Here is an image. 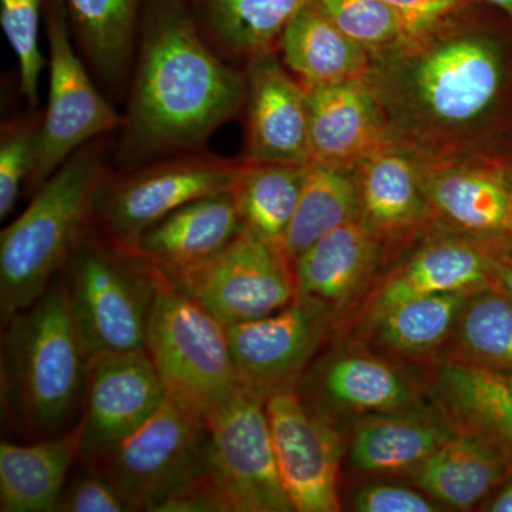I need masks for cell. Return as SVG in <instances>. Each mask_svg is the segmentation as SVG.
<instances>
[{"label": "cell", "mask_w": 512, "mask_h": 512, "mask_svg": "<svg viewBox=\"0 0 512 512\" xmlns=\"http://www.w3.org/2000/svg\"><path fill=\"white\" fill-rule=\"evenodd\" d=\"M379 239L360 221L333 229L293 262L296 298L325 309L335 329L375 284L387 264Z\"/></svg>", "instance_id": "20"}, {"label": "cell", "mask_w": 512, "mask_h": 512, "mask_svg": "<svg viewBox=\"0 0 512 512\" xmlns=\"http://www.w3.org/2000/svg\"><path fill=\"white\" fill-rule=\"evenodd\" d=\"M309 163L353 171L393 144L366 79L308 89Z\"/></svg>", "instance_id": "22"}, {"label": "cell", "mask_w": 512, "mask_h": 512, "mask_svg": "<svg viewBox=\"0 0 512 512\" xmlns=\"http://www.w3.org/2000/svg\"><path fill=\"white\" fill-rule=\"evenodd\" d=\"M430 403L454 431L493 444L512 473V375L439 360L423 370Z\"/></svg>", "instance_id": "23"}, {"label": "cell", "mask_w": 512, "mask_h": 512, "mask_svg": "<svg viewBox=\"0 0 512 512\" xmlns=\"http://www.w3.org/2000/svg\"><path fill=\"white\" fill-rule=\"evenodd\" d=\"M478 2L484 3V5H488L490 8L498 10L501 15H504L505 18L510 20L512 25V0H478Z\"/></svg>", "instance_id": "43"}, {"label": "cell", "mask_w": 512, "mask_h": 512, "mask_svg": "<svg viewBox=\"0 0 512 512\" xmlns=\"http://www.w3.org/2000/svg\"><path fill=\"white\" fill-rule=\"evenodd\" d=\"M241 386L262 394L296 390L313 360L335 336V319L296 298L265 318L227 326Z\"/></svg>", "instance_id": "15"}, {"label": "cell", "mask_w": 512, "mask_h": 512, "mask_svg": "<svg viewBox=\"0 0 512 512\" xmlns=\"http://www.w3.org/2000/svg\"><path fill=\"white\" fill-rule=\"evenodd\" d=\"M237 165L202 156L150 165L107 184L94 221H99L107 241L131 251L146 229L171 212L208 195L231 190Z\"/></svg>", "instance_id": "14"}, {"label": "cell", "mask_w": 512, "mask_h": 512, "mask_svg": "<svg viewBox=\"0 0 512 512\" xmlns=\"http://www.w3.org/2000/svg\"><path fill=\"white\" fill-rule=\"evenodd\" d=\"M484 511L491 512H512V477L508 480V483L498 491L493 500L490 501Z\"/></svg>", "instance_id": "42"}, {"label": "cell", "mask_w": 512, "mask_h": 512, "mask_svg": "<svg viewBox=\"0 0 512 512\" xmlns=\"http://www.w3.org/2000/svg\"><path fill=\"white\" fill-rule=\"evenodd\" d=\"M205 421L210 431L208 474L229 512L295 511L276 463L266 397L239 386Z\"/></svg>", "instance_id": "8"}, {"label": "cell", "mask_w": 512, "mask_h": 512, "mask_svg": "<svg viewBox=\"0 0 512 512\" xmlns=\"http://www.w3.org/2000/svg\"><path fill=\"white\" fill-rule=\"evenodd\" d=\"M266 413L276 463L295 511L342 510L339 478L346 453L342 430L306 407L296 390L271 394Z\"/></svg>", "instance_id": "16"}, {"label": "cell", "mask_w": 512, "mask_h": 512, "mask_svg": "<svg viewBox=\"0 0 512 512\" xmlns=\"http://www.w3.org/2000/svg\"><path fill=\"white\" fill-rule=\"evenodd\" d=\"M485 248L490 259L493 289L512 301V244Z\"/></svg>", "instance_id": "41"}, {"label": "cell", "mask_w": 512, "mask_h": 512, "mask_svg": "<svg viewBox=\"0 0 512 512\" xmlns=\"http://www.w3.org/2000/svg\"><path fill=\"white\" fill-rule=\"evenodd\" d=\"M47 0H0V25L18 57L20 89L30 106L37 101L43 56L40 53V20Z\"/></svg>", "instance_id": "35"}, {"label": "cell", "mask_w": 512, "mask_h": 512, "mask_svg": "<svg viewBox=\"0 0 512 512\" xmlns=\"http://www.w3.org/2000/svg\"><path fill=\"white\" fill-rule=\"evenodd\" d=\"M311 0H205L212 33L245 60L276 53L292 19Z\"/></svg>", "instance_id": "32"}, {"label": "cell", "mask_w": 512, "mask_h": 512, "mask_svg": "<svg viewBox=\"0 0 512 512\" xmlns=\"http://www.w3.org/2000/svg\"><path fill=\"white\" fill-rule=\"evenodd\" d=\"M508 150L512 151V127L510 137H508Z\"/></svg>", "instance_id": "44"}, {"label": "cell", "mask_w": 512, "mask_h": 512, "mask_svg": "<svg viewBox=\"0 0 512 512\" xmlns=\"http://www.w3.org/2000/svg\"><path fill=\"white\" fill-rule=\"evenodd\" d=\"M245 228L231 191L220 192L171 212L127 252L174 278L221 254Z\"/></svg>", "instance_id": "21"}, {"label": "cell", "mask_w": 512, "mask_h": 512, "mask_svg": "<svg viewBox=\"0 0 512 512\" xmlns=\"http://www.w3.org/2000/svg\"><path fill=\"white\" fill-rule=\"evenodd\" d=\"M360 205L353 171L326 165H306L301 195L284 241L286 255L295 259L333 229L359 221Z\"/></svg>", "instance_id": "30"}, {"label": "cell", "mask_w": 512, "mask_h": 512, "mask_svg": "<svg viewBox=\"0 0 512 512\" xmlns=\"http://www.w3.org/2000/svg\"><path fill=\"white\" fill-rule=\"evenodd\" d=\"M417 161L436 231L487 247L512 244V151Z\"/></svg>", "instance_id": "9"}, {"label": "cell", "mask_w": 512, "mask_h": 512, "mask_svg": "<svg viewBox=\"0 0 512 512\" xmlns=\"http://www.w3.org/2000/svg\"><path fill=\"white\" fill-rule=\"evenodd\" d=\"M82 429L19 444H0V511L56 512L74 461L80 458Z\"/></svg>", "instance_id": "25"}, {"label": "cell", "mask_w": 512, "mask_h": 512, "mask_svg": "<svg viewBox=\"0 0 512 512\" xmlns=\"http://www.w3.org/2000/svg\"><path fill=\"white\" fill-rule=\"evenodd\" d=\"M511 477L507 460L493 444L464 431H456L410 473L424 494L460 511L474 510Z\"/></svg>", "instance_id": "27"}, {"label": "cell", "mask_w": 512, "mask_h": 512, "mask_svg": "<svg viewBox=\"0 0 512 512\" xmlns=\"http://www.w3.org/2000/svg\"><path fill=\"white\" fill-rule=\"evenodd\" d=\"M406 22L410 36L468 8L478 0H382Z\"/></svg>", "instance_id": "39"}, {"label": "cell", "mask_w": 512, "mask_h": 512, "mask_svg": "<svg viewBox=\"0 0 512 512\" xmlns=\"http://www.w3.org/2000/svg\"><path fill=\"white\" fill-rule=\"evenodd\" d=\"M45 20L49 97L40 123L36 167L28 181L36 190L79 148L121 124L119 114L97 92L74 52L64 0H47Z\"/></svg>", "instance_id": "12"}, {"label": "cell", "mask_w": 512, "mask_h": 512, "mask_svg": "<svg viewBox=\"0 0 512 512\" xmlns=\"http://www.w3.org/2000/svg\"><path fill=\"white\" fill-rule=\"evenodd\" d=\"M57 512H133L116 485L96 468L84 471L66 483Z\"/></svg>", "instance_id": "37"}, {"label": "cell", "mask_w": 512, "mask_h": 512, "mask_svg": "<svg viewBox=\"0 0 512 512\" xmlns=\"http://www.w3.org/2000/svg\"><path fill=\"white\" fill-rule=\"evenodd\" d=\"M333 22L372 57L410 37L406 22L382 0H319Z\"/></svg>", "instance_id": "34"}, {"label": "cell", "mask_w": 512, "mask_h": 512, "mask_svg": "<svg viewBox=\"0 0 512 512\" xmlns=\"http://www.w3.org/2000/svg\"><path fill=\"white\" fill-rule=\"evenodd\" d=\"M167 399L146 350L90 357L80 417V458L90 464L127 439Z\"/></svg>", "instance_id": "17"}, {"label": "cell", "mask_w": 512, "mask_h": 512, "mask_svg": "<svg viewBox=\"0 0 512 512\" xmlns=\"http://www.w3.org/2000/svg\"><path fill=\"white\" fill-rule=\"evenodd\" d=\"M40 117H26L3 124L0 140V217H8L19 197L20 187L29 181L39 151Z\"/></svg>", "instance_id": "36"}, {"label": "cell", "mask_w": 512, "mask_h": 512, "mask_svg": "<svg viewBox=\"0 0 512 512\" xmlns=\"http://www.w3.org/2000/svg\"><path fill=\"white\" fill-rule=\"evenodd\" d=\"M359 191V221L383 245L393 262L421 239L436 232L421 187L419 161L389 144L360 161L353 170Z\"/></svg>", "instance_id": "18"}, {"label": "cell", "mask_w": 512, "mask_h": 512, "mask_svg": "<svg viewBox=\"0 0 512 512\" xmlns=\"http://www.w3.org/2000/svg\"><path fill=\"white\" fill-rule=\"evenodd\" d=\"M306 165L247 160L237 165L229 191L242 221L249 231L276 247L284 248L286 232L301 195Z\"/></svg>", "instance_id": "29"}, {"label": "cell", "mask_w": 512, "mask_h": 512, "mask_svg": "<svg viewBox=\"0 0 512 512\" xmlns=\"http://www.w3.org/2000/svg\"><path fill=\"white\" fill-rule=\"evenodd\" d=\"M208 463L207 421L167 397L119 446L84 466L109 478L133 512H157L171 495L204 476Z\"/></svg>", "instance_id": "7"}, {"label": "cell", "mask_w": 512, "mask_h": 512, "mask_svg": "<svg viewBox=\"0 0 512 512\" xmlns=\"http://www.w3.org/2000/svg\"><path fill=\"white\" fill-rule=\"evenodd\" d=\"M70 22L94 67L106 79H117L126 70L141 0H64Z\"/></svg>", "instance_id": "33"}, {"label": "cell", "mask_w": 512, "mask_h": 512, "mask_svg": "<svg viewBox=\"0 0 512 512\" xmlns=\"http://www.w3.org/2000/svg\"><path fill=\"white\" fill-rule=\"evenodd\" d=\"M365 79L390 140L419 160L508 150L512 25L484 3L372 57Z\"/></svg>", "instance_id": "1"}, {"label": "cell", "mask_w": 512, "mask_h": 512, "mask_svg": "<svg viewBox=\"0 0 512 512\" xmlns=\"http://www.w3.org/2000/svg\"><path fill=\"white\" fill-rule=\"evenodd\" d=\"M473 293L454 292L402 303L349 339L403 365L430 367L439 362Z\"/></svg>", "instance_id": "26"}, {"label": "cell", "mask_w": 512, "mask_h": 512, "mask_svg": "<svg viewBox=\"0 0 512 512\" xmlns=\"http://www.w3.org/2000/svg\"><path fill=\"white\" fill-rule=\"evenodd\" d=\"M167 279L225 326L265 318L296 299L285 249L248 228L211 261Z\"/></svg>", "instance_id": "11"}, {"label": "cell", "mask_w": 512, "mask_h": 512, "mask_svg": "<svg viewBox=\"0 0 512 512\" xmlns=\"http://www.w3.org/2000/svg\"><path fill=\"white\" fill-rule=\"evenodd\" d=\"M493 288L485 245L458 235L433 232L397 258L389 271L340 320L333 340H349L402 303L441 293H476Z\"/></svg>", "instance_id": "13"}, {"label": "cell", "mask_w": 512, "mask_h": 512, "mask_svg": "<svg viewBox=\"0 0 512 512\" xmlns=\"http://www.w3.org/2000/svg\"><path fill=\"white\" fill-rule=\"evenodd\" d=\"M90 357L146 350L157 274L106 238L86 235L63 278Z\"/></svg>", "instance_id": "6"}, {"label": "cell", "mask_w": 512, "mask_h": 512, "mask_svg": "<svg viewBox=\"0 0 512 512\" xmlns=\"http://www.w3.org/2000/svg\"><path fill=\"white\" fill-rule=\"evenodd\" d=\"M456 433L430 403L353 421L348 463L359 476L410 474Z\"/></svg>", "instance_id": "24"}, {"label": "cell", "mask_w": 512, "mask_h": 512, "mask_svg": "<svg viewBox=\"0 0 512 512\" xmlns=\"http://www.w3.org/2000/svg\"><path fill=\"white\" fill-rule=\"evenodd\" d=\"M247 157L252 163L309 164L308 89L276 53L248 60Z\"/></svg>", "instance_id": "19"}, {"label": "cell", "mask_w": 512, "mask_h": 512, "mask_svg": "<svg viewBox=\"0 0 512 512\" xmlns=\"http://www.w3.org/2000/svg\"><path fill=\"white\" fill-rule=\"evenodd\" d=\"M109 184L104 144L90 141L37 188L22 215L0 235L2 325L56 281L96 220Z\"/></svg>", "instance_id": "4"}, {"label": "cell", "mask_w": 512, "mask_h": 512, "mask_svg": "<svg viewBox=\"0 0 512 512\" xmlns=\"http://www.w3.org/2000/svg\"><path fill=\"white\" fill-rule=\"evenodd\" d=\"M306 407L343 429L348 419L403 412L429 404L424 379L359 342L335 340L296 387Z\"/></svg>", "instance_id": "10"}, {"label": "cell", "mask_w": 512, "mask_h": 512, "mask_svg": "<svg viewBox=\"0 0 512 512\" xmlns=\"http://www.w3.org/2000/svg\"><path fill=\"white\" fill-rule=\"evenodd\" d=\"M2 326L3 416L32 440L72 429L84 402L90 353L63 279L56 278L36 302Z\"/></svg>", "instance_id": "3"}, {"label": "cell", "mask_w": 512, "mask_h": 512, "mask_svg": "<svg viewBox=\"0 0 512 512\" xmlns=\"http://www.w3.org/2000/svg\"><path fill=\"white\" fill-rule=\"evenodd\" d=\"M440 360L512 375V301L493 288L473 293Z\"/></svg>", "instance_id": "31"}, {"label": "cell", "mask_w": 512, "mask_h": 512, "mask_svg": "<svg viewBox=\"0 0 512 512\" xmlns=\"http://www.w3.org/2000/svg\"><path fill=\"white\" fill-rule=\"evenodd\" d=\"M156 274L147 355L168 399L205 419L241 386L227 326Z\"/></svg>", "instance_id": "5"}, {"label": "cell", "mask_w": 512, "mask_h": 512, "mask_svg": "<svg viewBox=\"0 0 512 512\" xmlns=\"http://www.w3.org/2000/svg\"><path fill=\"white\" fill-rule=\"evenodd\" d=\"M157 512H229V507L207 470L204 476L171 495Z\"/></svg>", "instance_id": "40"}, {"label": "cell", "mask_w": 512, "mask_h": 512, "mask_svg": "<svg viewBox=\"0 0 512 512\" xmlns=\"http://www.w3.org/2000/svg\"><path fill=\"white\" fill-rule=\"evenodd\" d=\"M352 510L357 512H434L441 505L419 488L406 485L370 483L353 494Z\"/></svg>", "instance_id": "38"}, {"label": "cell", "mask_w": 512, "mask_h": 512, "mask_svg": "<svg viewBox=\"0 0 512 512\" xmlns=\"http://www.w3.org/2000/svg\"><path fill=\"white\" fill-rule=\"evenodd\" d=\"M127 151L200 146L247 101V76L205 45L188 0H146Z\"/></svg>", "instance_id": "2"}, {"label": "cell", "mask_w": 512, "mask_h": 512, "mask_svg": "<svg viewBox=\"0 0 512 512\" xmlns=\"http://www.w3.org/2000/svg\"><path fill=\"white\" fill-rule=\"evenodd\" d=\"M282 62L306 87L365 79L372 56L333 22L319 0H311L282 35Z\"/></svg>", "instance_id": "28"}]
</instances>
